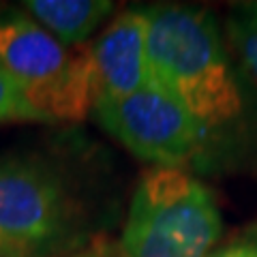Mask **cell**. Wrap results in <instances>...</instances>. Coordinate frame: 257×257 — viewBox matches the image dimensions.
<instances>
[{
  "mask_svg": "<svg viewBox=\"0 0 257 257\" xmlns=\"http://www.w3.org/2000/svg\"><path fill=\"white\" fill-rule=\"evenodd\" d=\"M146 13L152 84L174 96L208 140L236 128L244 103L216 15L189 5H157Z\"/></svg>",
  "mask_w": 257,
  "mask_h": 257,
  "instance_id": "1",
  "label": "cell"
},
{
  "mask_svg": "<svg viewBox=\"0 0 257 257\" xmlns=\"http://www.w3.org/2000/svg\"><path fill=\"white\" fill-rule=\"evenodd\" d=\"M221 234V210L204 182L184 167H148L118 244L124 257H206Z\"/></svg>",
  "mask_w": 257,
  "mask_h": 257,
  "instance_id": "2",
  "label": "cell"
},
{
  "mask_svg": "<svg viewBox=\"0 0 257 257\" xmlns=\"http://www.w3.org/2000/svg\"><path fill=\"white\" fill-rule=\"evenodd\" d=\"M0 67L47 122H82L92 111L88 43H60L26 11L0 15Z\"/></svg>",
  "mask_w": 257,
  "mask_h": 257,
  "instance_id": "3",
  "label": "cell"
},
{
  "mask_svg": "<svg viewBox=\"0 0 257 257\" xmlns=\"http://www.w3.org/2000/svg\"><path fill=\"white\" fill-rule=\"evenodd\" d=\"M77 206L64 180L32 157L0 159V248L5 257L73 253Z\"/></svg>",
  "mask_w": 257,
  "mask_h": 257,
  "instance_id": "4",
  "label": "cell"
},
{
  "mask_svg": "<svg viewBox=\"0 0 257 257\" xmlns=\"http://www.w3.org/2000/svg\"><path fill=\"white\" fill-rule=\"evenodd\" d=\"M92 111L111 138L152 167H184L208 144L197 120L155 84L96 103Z\"/></svg>",
  "mask_w": 257,
  "mask_h": 257,
  "instance_id": "5",
  "label": "cell"
},
{
  "mask_svg": "<svg viewBox=\"0 0 257 257\" xmlns=\"http://www.w3.org/2000/svg\"><path fill=\"white\" fill-rule=\"evenodd\" d=\"M148 13L128 9L88 43L92 67V107L152 84L148 62Z\"/></svg>",
  "mask_w": 257,
  "mask_h": 257,
  "instance_id": "6",
  "label": "cell"
},
{
  "mask_svg": "<svg viewBox=\"0 0 257 257\" xmlns=\"http://www.w3.org/2000/svg\"><path fill=\"white\" fill-rule=\"evenodd\" d=\"M24 9L37 24L69 47L86 45L90 35L105 22L114 3L109 0H28Z\"/></svg>",
  "mask_w": 257,
  "mask_h": 257,
  "instance_id": "7",
  "label": "cell"
},
{
  "mask_svg": "<svg viewBox=\"0 0 257 257\" xmlns=\"http://www.w3.org/2000/svg\"><path fill=\"white\" fill-rule=\"evenodd\" d=\"M225 32L244 71L257 84V3L231 7L225 20Z\"/></svg>",
  "mask_w": 257,
  "mask_h": 257,
  "instance_id": "8",
  "label": "cell"
},
{
  "mask_svg": "<svg viewBox=\"0 0 257 257\" xmlns=\"http://www.w3.org/2000/svg\"><path fill=\"white\" fill-rule=\"evenodd\" d=\"M0 122H47L26 101L20 86L0 67Z\"/></svg>",
  "mask_w": 257,
  "mask_h": 257,
  "instance_id": "9",
  "label": "cell"
},
{
  "mask_svg": "<svg viewBox=\"0 0 257 257\" xmlns=\"http://www.w3.org/2000/svg\"><path fill=\"white\" fill-rule=\"evenodd\" d=\"M206 257H257V225L225 246H216Z\"/></svg>",
  "mask_w": 257,
  "mask_h": 257,
  "instance_id": "10",
  "label": "cell"
},
{
  "mask_svg": "<svg viewBox=\"0 0 257 257\" xmlns=\"http://www.w3.org/2000/svg\"><path fill=\"white\" fill-rule=\"evenodd\" d=\"M56 257H124V253L120 244H114L109 240H96V242L88 244L84 248H77L73 253L56 255Z\"/></svg>",
  "mask_w": 257,
  "mask_h": 257,
  "instance_id": "11",
  "label": "cell"
},
{
  "mask_svg": "<svg viewBox=\"0 0 257 257\" xmlns=\"http://www.w3.org/2000/svg\"><path fill=\"white\" fill-rule=\"evenodd\" d=\"M0 257H5V255H3V248H0Z\"/></svg>",
  "mask_w": 257,
  "mask_h": 257,
  "instance_id": "12",
  "label": "cell"
}]
</instances>
